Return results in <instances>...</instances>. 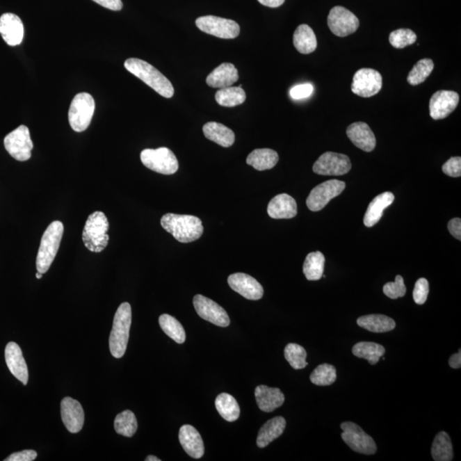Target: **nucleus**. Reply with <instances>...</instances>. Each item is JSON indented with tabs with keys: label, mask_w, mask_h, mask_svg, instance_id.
Segmentation results:
<instances>
[{
	"label": "nucleus",
	"mask_w": 461,
	"mask_h": 461,
	"mask_svg": "<svg viewBox=\"0 0 461 461\" xmlns=\"http://www.w3.org/2000/svg\"><path fill=\"white\" fill-rule=\"evenodd\" d=\"M327 24L332 33L343 38L356 32L359 21L350 10L343 6H335L330 11Z\"/></svg>",
	"instance_id": "12"
},
{
	"label": "nucleus",
	"mask_w": 461,
	"mask_h": 461,
	"mask_svg": "<svg viewBox=\"0 0 461 461\" xmlns=\"http://www.w3.org/2000/svg\"><path fill=\"white\" fill-rule=\"evenodd\" d=\"M161 225L181 243L196 241L204 234L202 220L197 216L166 213L161 219Z\"/></svg>",
	"instance_id": "2"
},
{
	"label": "nucleus",
	"mask_w": 461,
	"mask_h": 461,
	"mask_svg": "<svg viewBox=\"0 0 461 461\" xmlns=\"http://www.w3.org/2000/svg\"><path fill=\"white\" fill-rule=\"evenodd\" d=\"M108 227L110 225L104 213L95 211L90 215L82 234L85 246L92 252H102L110 239L108 235Z\"/></svg>",
	"instance_id": "5"
},
{
	"label": "nucleus",
	"mask_w": 461,
	"mask_h": 461,
	"mask_svg": "<svg viewBox=\"0 0 461 461\" xmlns=\"http://www.w3.org/2000/svg\"><path fill=\"white\" fill-rule=\"evenodd\" d=\"M95 111V101L88 92L79 93L74 97L69 111L70 127L76 132L87 130Z\"/></svg>",
	"instance_id": "6"
},
{
	"label": "nucleus",
	"mask_w": 461,
	"mask_h": 461,
	"mask_svg": "<svg viewBox=\"0 0 461 461\" xmlns=\"http://www.w3.org/2000/svg\"><path fill=\"white\" fill-rule=\"evenodd\" d=\"M142 163L156 173L174 175L179 170L177 159L171 149L166 147L145 149L140 154Z\"/></svg>",
	"instance_id": "7"
},
{
	"label": "nucleus",
	"mask_w": 461,
	"mask_h": 461,
	"mask_svg": "<svg viewBox=\"0 0 461 461\" xmlns=\"http://www.w3.org/2000/svg\"><path fill=\"white\" fill-rule=\"evenodd\" d=\"M268 213L273 219H291L298 215L297 202L290 195H277L270 201Z\"/></svg>",
	"instance_id": "23"
},
{
	"label": "nucleus",
	"mask_w": 461,
	"mask_h": 461,
	"mask_svg": "<svg viewBox=\"0 0 461 461\" xmlns=\"http://www.w3.org/2000/svg\"><path fill=\"white\" fill-rule=\"evenodd\" d=\"M196 25L201 31L220 39H235L241 33L237 22L219 17H201L196 20Z\"/></svg>",
	"instance_id": "9"
},
{
	"label": "nucleus",
	"mask_w": 461,
	"mask_h": 461,
	"mask_svg": "<svg viewBox=\"0 0 461 461\" xmlns=\"http://www.w3.org/2000/svg\"><path fill=\"white\" fill-rule=\"evenodd\" d=\"M146 461H160L161 460L157 458L156 456L149 455L147 458L145 459Z\"/></svg>",
	"instance_id": "52"
},
{
	"label": "nucleus",
	"mask_w": 461,
	"mask_h": 461,
	"mask_svg": "<svg viewBox=\"0 0 461 461\" xmlns=\"http://www.w3.org/2000/svg\"><path fill=\"white\" fill-rule=\"evenodd\" d=\"M293 44L300 54H312L317 48L316 33L309 25H300L294 33Z\"/></svg>",
	"instance_id": "31"
},
{
	"label": "nucleus",
	"mask_w": 461,
	"mask_h": 461,
	"mask_svg": "<svg viewBox=\"0 0 461 461\" xmlns=\"http://www.w3.org/2000/svg\"><path fill=\"white\" fill-rule=\"evenodd\" d=\"M384 293L391 299L403 298L406 295L407 288L405 286L402 276L397 275L395 282L385 284L383 288Z\"/></svg>",
	"instance_id": "43"
},
{
	"label": "nucleus",
	"mask_w": 461,
	"mask_h": 461,
	"mask_svg": "<svg viewBox=\"0 0 461 461\" xmlns=\"http://www.w3.org/2000/svg\"><path fill=\"white\" fill-rule=\"evenodd\" d=\"M395 200L394 194L386 192L378 195L370 202L365 213L364 224L367 227H372L380 220L384 211L392 204Z\"/></svg>",
	"instance_id": "26"
},
{
	"label": "nucleus",
	"mask_w": 461,
	"mask_h": 461,
	"mask_svg": "<svg viewBox=\"0 0 461 461\" xmlns=\"http://www.w3.org/2000/svg\"><path fill=\"white\" fill-rule=\"evenodd\" d=\"M442 172L451 177L458 178L461 176L460 156L451 157L442 166Z\"/></svg>",
	"instance_id": "45"
},
{
	"label": "nucleus",
	"mask_w": 461,
	"mask_h": 461,
	"mask_svg": "<svg viewBox=\"0 0 461 461\" xmlns=\"http://www.w3.org/2000/svg\"><path fill=\"white\" fill-rule=\"evenodd\" d=\"M35 276H36L37 279L40 280V279H42L43 275H42V273L38 272V273H36Z\"/></svg>",
	"instance_id": "53"
},
{
	"label": "nucleus",
	"mask_w": 461,
	"mask_h": 461,
	"mask_svg": "<svg viewBox=\"0 0 461 461\" xmlns=\"http://www.w3.org/2000/svg\"><path fill=\"white\" fill-rule=\"evenodd\" d=\"M346 133L352 143L362 151L371 152L376 147V138L365 122L352 123L348 127Z\"/></svg>",
	"instance_id": "21"
},
{
	"label": "nucleus",
	"mask_w": 461,
	"mask_h": 461,
	"mask_svg": "<svg viewBox=\"0 0 461 461\" xmlns=\"http://www.w3.org/2000/svg\"><path fill=\"white\" fill-rule=\"evenodd\" d=\"M460 102L458 93L453 91H437L430 99V115L434 120L448 118Z\"/></svg>",
	"instance_id": "16"
},
{
	"label": "nucleus",
	"mask_w": 461,
	"mask_h": 461,
	"mask_svg": "<svg viewBox=\"0 0 461 461\" xmlns=\"http://www.w3.org/2000/svg\"><path fill=\"white\" fill-rule=\"evenodd\" d=\"M354 355L366 359L371 365H376L385 353V348L381 344L372 342H359L352 348Z\"/></svg>",
	"instance_id": "33"
},
{
	"label": "nucleus",
	"mask_w": 461,
	"mask_h": 461,
	"mask_svg": "<svg viewBox=\"0 0 461 461\" xmlns=\"http://www.w3.org/2000/svg\"><path fill=\"white\" fill-rule=\"evenodd\" d=\"M216 407L225 421L234 422L239 418L241 407L234 396L223 393L216 397Z\"/></svg>",
	"instance_id": "32"
},
{
	"label": "nucleus",
	"mask_w": 461,
	"mask_h": 461,
	"mask_svg": "<svg viewBox=\"0 0 461 461\" xmlns=\"http://www.w3.org/2000/svg\"><path fill=\"white\" fill-rule=\"evenodd\" d=\"M193 305L198 316L211 322L217 327H227L230 324V318L227 311L216 302L202 295L195 296Z\"/></svg>",
	"instance_id": "15"
},
{
	"label": "nucleus",
	"mask_w": 461,
	"mask_h": 461,
	"mask_svg": "<svg viewBox=\"0 0 461 461\" xmlns=\"http://www.w3.org/2000/svg\"><path fill=\"white\" fill-rule=\"evenodd\" d=\"M383 87L381 74L373 69H361L355 72L352 92L362 97H371L378 95Z\"/></svg>",
	"instance_id": "14"
},
{
	"label": "nucleus",
	"mask_w": 461,
	"mask_h": 461,
	"mask_svg": "<svg viewBox=\"0 0 461 461\" xmlns=\"http://www.w3.org/2000/svg\"><path fill=\"white\" fill-rule=\"evenodd\" d=\"M62 421L71 433L80 432L83 428L85 414L81 404L78 401L65 397L61 403Z\"/></svg>",
	"instance_id": "18"
},
{
	"label": "nucleus",
	"mask_w": 461,
	"mask_h": 461,
	"mask_svg": "<svg viewBox=\"0 0 461 461\" xmlns=\"http://www.w3.org/2000/svg\"><path fill=\"white\" fill-rule=\"evenodd\" d=\"M340 426L343 430L341 437L352 451L367 455H374L377 452V445L373 437L358 425L353 422H343Z\"/></svg>",
	"instance_id": "8"
},
{
	"label": "nucleus",
	"mask_w": 461,
	"mask_h": 461,
	"mask_svg": "<svg viewBox=\"0 0 461 461\" xmlns=\"http://www.w3.org/2000/svg\"><path fill=\"white\" fill-rule=\"evenodd\" d=\"M433 69L434 63L432 59L423 58L419 60L408 74V83L411 86H418L423 83L430 76Z\"/></svg>",
	"instance_id": "39"
},
{
	"label": "nucleus",
	"mask_w": 461,
	"mask_h": 461,
	"mask_svg": "<svg viewBox=\"0 0 461 461\" xmlns=\"http://www.w3.org/2000/svg\"><path fill=\"white\" fill-rule=\"evenodd\" d=\"M92 1L111 10H121L123 7L122 0H92Z\"/></svg>",
	"instance_id": "48"
},
{
	"label": "nucleus",
	"mask_w": 461,
	"mask_h": 461,
	"mask_svg": "<svg viewBox=\"0 0 461 461\" xmlns=\"http://www.w3.org/2000/svg\"><path fill=\"white\" fill-rule=\"evenodd\" d=\"M449 232L458 241H461V220L460 218L452 219L448 224Z\"/></svg>",
	"instance_id": "49"
},
{
	"label": "nucleus",
	"mask_w": 461,
	"mask_h": 461,
	"mask_svg": "<svg viewBox=\"0 0 461 461\" xmlns=\"http://www.w3.org/2000/svg\"><path fill=\"white\" fill-rule=\"evenodd\" d=\"M286 0H258V2L262 6L270 7V8H277L283 5Z\"/></svg>",
	"instance_id": "51"
},
{
	"label": "nucleus",
	"mask_w": 461,
	"mask_h": 461,
	"mask_svg": "<svg viewBox=\"0 0 461 461\" xmlns=\"http://www.w3.org/2000/svg\"><path fill=\"white\" fill-rule=\"evenodd\" d=\"M5 357L7 366L15 378L21 381L24 385L29 382L28 366L22 355L19 346L14 342L7 344L5 351Z\"/></svg>",
	"instance_id": "20"
},
{
	"label": "nucleus",
	"mask_w": 461,
	"mask_h": 461,
	"mask_svg": "<svg viewBox=\"0 0 461 461\" xmlns=\"http://www.w3.org/2000/svg\"><path fill=\"white\" fill-rule=\"evenodd\" d=\"M314 87L309 83L295 86L290 91V95L295 100L307 99L312 95Z\"/></svg>",
	"instance_id": "46"
},
{
	"label": "nucleus",
	"mask_w": 461,
	"mask_h": 461,
	"mask_svg": "<svg viewBox=\"0 0 461 461\" xmlns=\"http://www.w3.org/2000/svg\"><path fill=\"white\" fill-rule=\"evenodd\" d=\"M432 455L436 461H451L453 459V445L447 432L437 433L433 441Z\"/></svg>",
	"instance_id": "36"
},
{
	"label": "nucleus",
	"mask_w": 461,
	"mask_h": 461,
	"mask_svg": "<svg viewBox=\"0 0 461 461\" xmlns=\"http://www.w3.org/2000/svg\"><path fill=\"white\" fill-rule=\"evenodd\" d=\"M159 324L166 335L177 343H184L186 341V332L179 321L170 314H164L159 317Z\"/></svg>",
	"instance_id": "37"
},
{
	"label": "nucleus",
	"mask_w": 461,
	"mask_h": 461,
	"mask_svg": "<svg viewBox=\"0 0 461 461\" xmlns=\"http://www.w3.org/2000/svg\"><path fill=\"white\" fill-rule=\"evenodd\" d=\"M205 137L208 140L215 142L223 147H231L234 144L235 134L234 131L220 123L211 122L206 123L202 127Z\"/></svg>",
	"instance_id": "28"
},
{
	"label": "nucleus",
	"mask_w": 461,
	"mask_h": 461,
	"mask_svg": "<svg viewBox=\"0 0 461 461\" xmlns=\"http://www.w3.org/2000/svg\"><path fill=\"white\" fill-rule=\"evenodd\" d=\"M131 324L132 309L129 302H123L115 314L113 327L108 340L111 353L115 358H122L126 353Z\"/></svg>",
	"instance_id": "3"
},
{
	"label": "nucleus",
	"mask_w": 461,
	"mask_h": 461,
	"mask_svg": "<svg viewBox=\"0 0 461 461\" xmlns=\"http://www.w3.org/2000/svg\"><path fill=\"white\" fill-rule=\"evenodd\" d=\"M278 162V153L267 148L254 149L246 159L247 164L258 171L271 170Z\"/></svg>",
	"instance_id": "30"
},
{
	"label": "nucleus",
	"mask_w": 461,
	"mask_h": 461,
	"mask_svg": "<svg viewBox=\"0 0 461 461\" xmlns=\"http://www.w3.org/2000/svg\"><path fill=\"white\" fill-rule=\"evenodd\" d=\"M238 81V71L232 63H224L213 70L206 79V83L213 88H229Z\"/></svg>",
	"instance_id": "24"
},
{
	"label": "nucleus",
	"mask_w": 461,
	"mask_h": 461,
	"mask_svg": "<svg viewBox=\"0 0 461 461\" xmlns=\"http://www.w3.org/2000/svg\"><path fill=\"white\" fill-rule=\"evenodd\" d=\"M124 66L129 72L140 79L161 96L166 99H171L174 96L175 89L170 81L147 62L138 58H129L125 62Z\"/></svg>",
	"instance_id": "1"
},
{
	"label": "nucleus",
	"mask_w": 461,
	"mask_h": 461,
	"mask_svg": "<svg viewBox=\"0 0 461 461\" xmlns=\"http://www.w3.org/2000/svg\"><path fill=\"white\" fill-rule=\"evenodd\" d=\"M0 35L10 47L20 45L24 37V26L20 17L13 13L3 14L0 17Z\"/></svg>",
	"instance_id": "19"
},
{
	"label": "nucleus",
	"mask_w": 461,
	"mask_h": 461,
	"mask_svg": "<svg viewBox=\"0 0 461 461\" xmlns=\"http://www.w3.org/2000/svg\"><path fill=\"white\" fill-rule=\"evenodd\" d=\"M429 295V282L426 279H419L415 283L413 292L414 300L419 305L426 303Z\"/></svg>",
	"instance_id": "44"
},
{
	"label": "nucleus",
	"mask_w": 461,
	"mask_h": 461,
	"mask_svg": "<svg viewBox=\"0 0 461 461\" xmlns=\"http://www.w3.org/2000/svg\"><path fill=\"white\" fill-rule=\"evenodd\" d=\"M284 357L290 363L292 369H303L307 366L305 348L297 343H289L284 348Z\"/></svg>",
	"instance_id": "40"
},
{
	"label": "nucleus",
	"mask_w": 461,
	"mask_h": 461,
	"mask_svg": "<svg viewBox=\"0 0 461 461\" xmlns=\"http://www.w3.org/2000/svg\"><path fill=\"white\" fill-rule=\"evenodd\" d=\"M179 440L184 451L194 459H200L204 455V441L197 429L193 426L185 425L179 430Z\"/></svg>",
	"instance_id": "22"
},
{
	"label": "nucleus",
	"mask_w": 461,
	"mask_h": 461,
	"mask_svg": "<svg viewBox=\"0 0 461 461\" xmlns=\"http://www.w3.org/2000/svg\"><path fill=\"white\" fill-rule=\"evenodd\" d=\"M227 281L232 290L246 299L257 301L264 297V287L256 279L246 273H234L228 277Z\"/></svg>",
	"instance_id": "17"
},
{
	"label": "nucleus",
	"mask_w": 461,
	"mask_h": 461,
	"mask_svg": "<svg viewBox=\"0 0 461 461\" xmlns=\"http://www.w3.org/2000/svg\"><path fill=\"white\" fill-rule=\"evenodd\" d=\"M417 40V35L411 29H400L391 33L389 37V43L393 47L403 49L411 46Z\"/></svg>",
	"instance_id": "42"
},
{
	"label": "nucleus",
	"mask_w": 461,
	"mask_h": 461,
	"mask_svg": "<svg viewBox=\"0 0 461 461\" xmlns=\"http://www.w3.org/2000/svg\"><path fill=\"white\" fill-rule=\"evenodd\" d=\"M114 426L116 433L123 437H132L137 432V419L132 411L125 410L116 416Z\"/></svg>",
	"instance_id": "38"
},
{
	"label": "nucleus",
	"mask_w": 461,
	"mask_h": 461,
	"mask_svg": "<svg viewBox=\"0 0 461 461\" xmlns=\"http://www.w3.org/2000/svg\"><path fill=\"white\" fill-rule=\"evenodd\" d=\"M286 426V419L281 416L269 419L261 426L259 433H258L257 441L258 447L261 448L267 447L283 434Z\"/></svg>",
	"instance_id": "27"
},
{
	"label": "nucleus",
	"mask_w": 461,
	"mask_h": 461,
	"mask_svg": "<svg viewBox=\"0 0 461 461\" xmlns=\"http://www.w3.org/2000/svg\"><path fill=\"white\" fill-rule=\"evenodd\" d=\"M63 224L55 220L49 225L41 238L38 254L36 258L37 271L46 273L50 268L59 250L63 235Z\"/></svg>",
	"instance_id": "4"
},
{
	"label": "nucleus",
	"mask_w": 461,
	"mask_h": 461,
	"mask_svg": "<svg viewBox=\"0 0 461 461\" xmlns=\"http://www.w3.org/2000/svg\"><path fill=\"white\" fill-rule=\"evenodd\" d=\"M216 100L220 106L235 107L245 102L246 93L242 85L223 88L216 92Z\"/></svg>",
	"instance_id": "34"
},
{
	"label": "nucleus",
	"mask_w": 461,
	"mask_h": 461,
	"mask_svg": "<svg viewBox=\"0 0 461 461\" xmlns=\"http://www.w3.org/2000/svg\"><path fill=\"white\" fill-rule=\"evenodd\" d=\"M337 370L335 366L330 364H322L316 367L310 375V380L314 385L327 386L335 383Z\"/></svg>",
	"instance_id": "41"
},
{
	"label": "nucleus",
	"mask_w": 461,
	"mask_h": 461,
	"mask_svg": "<svg viewBox=\"0 0 461 461\" xmlns=\"http://www.w3.org/2000/svg\"><path fill=\"white\" fill-rule=\"evenodd\" d=\"M350 170L351 163L348 156L330 152L322 154L313 166L314 173L320 175H343Z\"/></svg>",
	"instance_id": "13"
},
{
	"label": "nucleus",
	"mask_w": 461,
	"mask_h": 461,
	"mask_svg": "<svg viewBox=\"0 0 461 461\" xmlns=\"http://www.w3.org/2000/svg\"><path fill=\"white\" fill-rule=\"evenodd\" d=\"M3 144L10 155L19 162H25L32 156L33 145L28 127L22 125L6 135Z\"/></svg>",
	"instance_id": "10"
},
{
	"label": "nucleus",
	"mask_w": 461,
	"mask_h": 461,
	"mask_svg": "<svg viewBox=\"0 0 461 461\" xmlns=\"http://www.w3.org/2000/svg\"><path fill=\"white\" fill-rule=\"evenodd\" d=\"M448 364L453 369H460L461 366V350L458 353L453 354L448 359Z\"/></svg>",
	"instance_id": "50"
},
{
	"label": "nucleus",
	"mask_w": 461,
	"mask_h": 461,
	"mask_svg": "<svg viewBox=\"0 0 461 461\" xmlns=\"http://www.w3.org/2000/svg\"><path fill=\"white\" fill-rule=\"evenodd\" d=\"M346 184L337 179L321 183L311 191L307 198V206L311 211L317 212L323 209L328 202L339 196L346 189Z\"/></svg>",
	"instance_id": "11"
},
{
	"label": "nucleus",
	"mask_w": 461,
	"mask_h": 461,
	"mask_svg": "<svg viewBox=\"0 0 461 461\" xmlns=\"http://www.w3.org/2000/svg\"><path fill=\"white\" fill-rule=\"evenodd\" d=\"M258 407L266 413H271L276 408L282 406L284 395L278 388H270L267 385L257 386L254 391Z\"/></svg>",
	"instance_id": "25"
},
{
	"label": "nucleus",
	"mask_w": 461,
	"mask_h": 461,
	"mask_svg": "<svg viewBox=\"0 0 461 461\" xmlns=\"http://www.w3.org/2000/svg\"><path fill=\"white\" fill-rule=\"evenodd\" d=\"M37 452L35 451H24L20 452H17L10 455L8 458H6V461H33L36 459Z\"/></svg>",
	"instance_id": "47"
},
{
	"label": "nucleus",
	"mask_w": 461,
	"mask_h": 461,
	"mask_svg": "<svg viewBox=\"0 0 461 461\" xmlns=\"http://www.w3.org/2000/svg\"><path fill=\"white\" fill-rule=\"evenodd\" d=\"M359 327L371 332L383 333L393 331L396 328V322L393 318L384 314H369L359 317L357 320Z\"/></svg>",
	"instance_id": "29"
},
{
	"label": "nucleus",
	"mask_w": 461,
	"mask_h": 461,
	"mask_svg": "<svg viewBox=\"0 0 461 461\" xmlns=\"http://www.w3.org/2000/svg\"><path fill=\"white\" fill-rule=\"evenodd\" d=\"M325 258L324 254L316 251L307 254L305 264H303V273L307 280L316 281L323 276Z\"/></svg>",
	"instance_id": "35"
}]
</instances>
